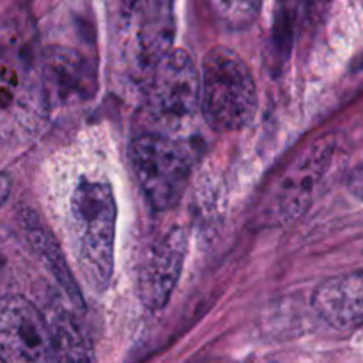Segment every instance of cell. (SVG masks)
I'll return each mask as SVG.
<instances>
[{"instance_id": "obj_10", "label": "cell", "mask_w": 363, "mask_h": 363, "mask_svg": "<svg viewBox=\"0 0 363 363\" xmlns=\"http://www.w3.org/2000/svg\"><path fill=\"white\" fill-rule=\"evenodd\" d=\"M312 305L333 328H363V269L325 280L314 291Z\"/></svg>"}, {"instance_id": "obj_17", "label": "cell", "mask_w": 363, "mask_h": 363, "mask_svg": "<svg viewBox=\"0 0 363 363\" xmlns=\"http://www.w3.org/2000/svg\"><path fill=\"white\" fill-rule=\"evenodd\" d=\"M11 191V181L6 174H0V206L7 201Z\"/></svg>"}, {"instance_id": "obj_11", "label": "cell", "mask_w": 363, "mask_h": 363, "mask_svg": "<svg viewBox=\"0 0 363 363\" xmlns=\"http://www.w3.org/2000/svg\"><path fill=\"white\" fill-rule=\"evenodd\" d=\"M57 363H94V350L74 312L55 305L46 312Z\"/></svg>"}, {"instance_id": "obj_5", "label": "cell", "mask_w": 363, "mask_h": 363, "mask_svg": "<svg viewBox=\"0 0 363 363\" xmlns=\"http://www.w3.org/2000/svg\"><path fill=\"white\" fill-rule=\"evenodd\" d=\"M0 362L57 363L45 312L21 294L0 298Z\"/></svg>"}, {"instance_id": "obj_8", "label": "cell", "mask_w": 363, "mask_h": 363, "mask_svg": "<svg viewBox=\"0 0 363 363\" xmlns=\"http://www.w3.org/2000/svg\"><path fill=\"white\" fill-rule=\"evenodd\" d=\"M39 80L50 105H74L89 101L98 89L91 60L77 48L48 46L39 57Z\"/></svg>"}, {"instance_id": "obj_12", "label": "cell", "mask_w": 363, "mask_h": 363, "mask_svg": "<svg viewBox=\"0 0 363 363\" xmlns=\"http://www.w3.org/2000/svg\"><path fill=\"white\" fill-rule=\"evenodd\" d=\"M28 241H30L32 248L35 250V254L41 255L43 262L46 264V268L53 273L55 280L59 282L60 289H62L64 296L69 298L71 305L74 308H84V301H82L80 289L77 286V280L71 275L69 269H67L66 262H64L62 252L57 248V245L50 240L48 234L43 230V227L39 225H28L27 230Z\"/></svg>"}, {"instance_id": "obj_16", "label": "cell", "mask_w": 363, "mask_h": 363, "mask_svg": "<svg viewBox=\"0 0 363 363\" xmlns=\"http://www.w3.org/2000/svg\"><path fill=\"white\" fill-rule=\"evenodd\" d=\"M347 190L354 199L363 202V162L358 167H354L353 172L347 177Z\"/></svg>"}, {"instance_id": "obj_13", "label": "cell", "mask_w": 363, "mask_h": 363, "mask_svg": "<svg viewBox=\"0 0 363 363\" xmlns=\"http://www.w3.org/2000/svg\"><path fill=\"white\" fill-rule=\"evenodd\" d=\"M294 16L293 13H287V7H282L277 14L275 25H273L272 39H269V64L273 67H282L284 60L289 57L291 48H293L294 38Z\"/></svg>"}, {"instance_id": "obj_15", "label": "cell", "mask_w": 363, "mask_h": 363, "mask_svg": "<svg viewBox=\"0 0 363 363\" xmlns=\"http://www.w3.org/2000/svg\"><path fill=\"white\" fill-rule=\"evenodd\" d=\"M16 254V243L13 241V238L0 230V286L11 282V268H13Z\"/></svg>"}, {"instance_id": "obj_7", "label": "cell", "mask_w": 363, "mask_h": 363, "mask_svg": "<svg viewBox=\"0 0 363 363\" xmlns=\"http://www.w3.org/2000/svg\"><path fill=\"white\" fill-rule=\"evenodd\" d=\"M188 252V233L184 227L174 225L152 243L138 269L137 291L142 305L158 312L169 303Z\"/></svg>"}, {"instance_id": "obj_14", "label": "cell", "mask_w": 363, "mask_h": 363, "mask_svg": "<svg viewBox=\"0 0 363 363\" xmlns=\"http://www.w3.org/2000/svg\"><path fill=\"white\" fill-rule=\"evenodd\" d=\"M216 14L222 18V21L229 27L241 28L250 25L257 18L261 4L254 2H220L213 4Z\"/></svg>"}, {"instance_id": "obj_6", "label": "cell", "mask_w": 363, "mask_h": 363, "mask_svg": "<svg viewBox=\"0 0 363 363\" xmlns=\"http://www.w3.org/2000/svg\"><path fill=\"white\" fill-rule=\"evenodd\" d=\"M149 110L155 119L179 124L201 105V74L186 50H170L147 82Z\"/></svg>"}, {"instance_id": "obj_3", "label": "cell", "mask_w": 363, "mask_h": 363, "mask_svg": "<svg viewBox=\"0 0 363 363\" xmlns=\"http://www.w3.org/2000/svg\"><path fill=\"white\" fill-rule=\"evenodd\" d=\"M174 11L167 2L123 4L117 13V53L128 78L147 84L174 41Z\"/></svg>"}, {"instance_id": "obj_9", "label": "cell", "mask_w": 363, "mask_h": 363, "mask_svg": "<svg viewBox=\"0 0 363 363\" xmlns=\"http://www.w3.org/2000/svg\"><path fill=\"white\" fill-rule=\"evenodd\" d=\"M333 147L335 142L332 138H321L287 170L275 197V213L279 218L293 220L311 206L315 188L332 162Z\"/></svg>"}, {"instance_id": "obj_4", "label": "cell", "mask_w": 363, "mask_h": 363, "mask_svg": "<svg viewBox=\"0 0 363 363\" xmlns=\"http://www.w3.org/2000/svg\"><path fill=\"white\" fill-rule=\"evenodd\" d=\"M131 165L145 197L158 211L183 197L191 172L190 156L179 142L163 133H144L131 142Z\"/></svg>"}, {"instance_id": "obj_2", "label": "cell", "mask_w": 363, "mask_h": 363, "mask_svg": "<svg viewBox=\"0 0 363 363\" xmlns=\"http://www.w3.org/2000/svg\"><path fill=\"white\" fill-rule=\"evenodd\" d=\"M254 74L243 57L225 46L209 50L202 62L201 108L216 131H238L257 112Z\"/></svg>"}, {"instance_id": "obj_1", "label": "cell", "mask_w": 363, "mask_h": 363, "mask_svg": "<svg viewBox=\"0 0 363 363\" xmlns=\"http://www.w3.org/2000/svg\"><path fill=\"white\" fill-rule=\"evenodd\" d=\"M117 204L106 181L84 177L69 199L67 234L85 282L105 291L113 275Z\"/></svg>"}]
</instances>
